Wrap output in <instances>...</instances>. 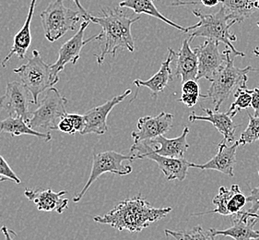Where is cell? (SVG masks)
Wrapping results in <instances>:
<instances>
[{
    "label": "cell",
    "instance_id": "6da1fadb",
    "mask_svg": "<svg viewBox=\"0 0 259 240\" xmlns=\"http://www.w3.org/2000/svg\"><path fill=\"white\" fill-rule=\"evenodd\" d=\"M171 207L155 208L139 194L117 204L103 216H95L94 222L108 225L115 229L126 230L131 233L141 232L151 224L163 219L171 213Z\"/></svg>",
    "mask_w": 259,
    "mask_h": 240
},
{
    "label": "cell",
    "instance_id": "7a4b0ae2",
    "mask_svg": "<svg viewBox=\"0 0 259 240\" xmlns=\"http://www.w3.org/2000/svg\"><path fill=\"white\" fill-rule=\"evenodd\" d=\"M103 16H90V21L102 27L100 32L102 42L101 53L94 55L99 66L102 65L106 56L115 57L119 49H126L130 52L135 51V42L131 33V26L140 20V16L131 19L118 8L114 10L102 9Z\"/></svg>",
    "mask_w": 259,
    "mask_h": 240
},
{
    "label": "cell",
    "instance_id": "3957f363",
    "mask_svg": "<svg viewBox=\"0 0 259 240\" xmlns=\"http://www.w3.org/2000/svg\"><path fill=\"white\" fill-rule=\"evenodd\" d=\"M192 13L199 19V21L197 24L187 28V32L191 30L193 31L189 35V42H192L197 37H205L208 40L225 44L238 57H245L244 53L240 52L233 47V42L237 41V37L230 32V29L237 23V21L232 20L226 14L223 7H221L218 12L212 14H207L196 10L192 11Z\"/></svg>",
    "mask_w": 259,
    "mask_h": 240
},
{
    "label": "cell",
    "instance_id": "277c9868",
    "mask_svg": "<svg viewBox=\"0 0 259 240\" xmlns=\"http://www.w3.org/2000/svg\"><path fill=\"white\" fill-rule=\"evenodd\" d=\"M223 53L226 56L225 66L213 78L211 85L207 90V94L201 95L204 99L212 101L215 111H219L223 102L228 99L234 90L247 84V74L250 71L256 70L251 66L244 68L235 67L234 59L238 56L233 53L231 49H225Z\"/></svg>",
    "mask_w": 259,
    "mask_h": 240
},
{
    "label": "cell",
    "instance_id": "5b68a950",
    "mask_svg": "<svg viewBox=\"0 0 259 240\" xmlns=\"http://www.w3.org/2000/svg\"><path fill=\"white\" fill-rule=\"evenodd\" d=\"M13 72L21 78V84L31 93L34 105L39 104L40 94L59 82L53 76L51 65L44 61L38 50H33L28 62L14 68Z\"/></svg>",
    "mask_w": 259,
    "mask_h": 240
},
{
    "label": "cell",
    "instance_id": "8992f818",
    "mask_svg": "<svg viewBox=\"0 0 259 240\" xmlns=\"http://www.w3.org/2000/svg\"><path fill=\"white\" fill-rule=\"evenodd\" d=\"M41 25L46 38L56 42L68 31H74L81 19L85 17L79 11H73L64 4V0H55L41 13Z\"/></svg>",
    "mask_w": 259,
    "mask_h": 240
},
{
    "label": "cell",
    "instance_id": "52a82bcc",
    "mask_svg": "<svg viewBox=\"0 0 259 240\" xmlns=\"http://www.w3.org/2000/svg\"><path fill=\"white\" fill-rule=\"evenodd\" d=\"M68 99L60 94L56 88L47 91L44 99L36 110L31 113L29 126L31 129H47L48 131H57L59 121L68 115L66 105Z\"/></svg>",
    "mask_w": 259,
    "mask_h": 240
},
{
    "label": "cell",
    "instance_id": "ba28073f",
    "mask_svg": "<svg viewBox=\"0 0 259 240\" xmlns=\"http://www.w3.org/2000/svg\"><path fill=\"white\" fill-rule=\"evenodd\" d=\"M134 160L135 158L131 154L124 155L114 151H106L95 153L88 181L81 189V191L73 198V202L75 204L80 202L94 181H96L104 173H112L118 176L130 175V173L132 172V167L130 166H124L123 163L124 161L132 162Z\"/></svg>",
    "mask_w": 259,
    "mask_h": 240
},
{
    "label": "cell",
    "instance_id": "9c48e42d",
    "mask_svg": "<svg viewBox=\"0 0 259 240\" xmlns=\"http://www.w3.org/2000/svg\"><path fill=\"white\" fill-rule=\"evenodd\" d=\"M188 133L189 128L186 127L181 135L177 138L168 139L161 135L153 140L133 143L130 149V154L135 158V160L141 159V157L150 151L156 152L162 156L185 158V154L189 148V144L187 141Z\"/></svg>",
    "mask_w": 259,
    "mask_h": 240
},
{
    "label": "cell",
    "instance_id": "30bf717a",
    "mask_svg": "<svg viewBox=\"0 0 259 240\" xmlns=\"http://www.w3.org/2000/svg\"><path fill=\"white\" fill-rule=\"evenodd\" d=\"M91 22L92 21H83L82 23L80 24L79 30L77 31V33L74 36L71 37L67 42L64 43L62 47H60V49L58 51V58H57V61L55 64L51 65L54 78L59 79L58 74L62 71L66 67V65L68 63L75 65L76 63L78 62V59L80 58L81 50L87 44L95 41V40L100 41V39H101L100 33L98 35H94L87 40L83 39L85 30L87 29V27L90 25Z\"/></svg>",
    "mask_w": 259,
    "mask_h": 240
},
{
    "label": "cell",
    "instance_id": "8fae6325",
    "mask_svg": "<svg viewBox=\"0 0 259 240\" xmlns=\"http://www.w3.org/2000/svg\"><path fill=\"white\" fill-rule=\"evenodd\" d=\"M219 47L220 43L217 41L207 40L194 49L198 59L197 81L204 78L212 82L216 74L225 66L226 56L220 52Z\"/></svg>",
    "mask_w": 259,
    "mask_h": 240
},
{
    "label": "cell",
    "instance_id": "7c38bea8",
    "mask_svg": "<svg viewBox=\"0 0 259 240\" xmlns=\"http://www.w3.org/2000/svg\"><path fill=\"white\" fill-rule=\"evenodd\" d=\"M30 94L31 93L21 83H9L6 87L5 94L0 97V107L8 112L10 116L22 117L29 123L31 115L29 106L31 103L33 104V100L30 99Z\"/></svg>",
    "mask_w": 259,
    "mask_h": 240
},
{
    "label": "cell",
    "instance_id": "4fadbf2b",
    "mask_svg": "<svg viewBox=\"0 0 259 240\" xmlns=\"http://www.w3.org/2000/svg\"><path fill=\"white\" fill-rule=\"evenodd\" d=\"M131 90L127 89L124 94L114 96L113 99L105 102L103 105L95 106L94 108L87 111L83 116L85 121V126L83 131L80 132L81 135L86 134H96L104 135L108 131L107 118L111 111L114 109L115 105L123 102L130 94Z\"/></svg>",
    "mask_w": 259,
    "mask_h": 240
},
{
    "label": "cell",
    "instance_id": "5bb4252c",
    "mask_svg": "<svg viewBox=\"0 0 259 240\" xmlns=\"http://www.w3.org/2000/svg\"><path fill=\"white\" fill-rule=\"evenodd\" d=\"M174 115L169 113L161 112L156 116H143L138 121V131L132 132L134 143L150 141L163 135L171 130Z\"/></svg>",
    "mask_w": 259,
    "mask_h": 240
},
{
    "label": "cell",
    "instance_id": "9a60e30c",
    "mask_svg": "<svg viewBox=\"0 0 259 240\" xmlns=\"http://www.w3.org/2000/svg\"><path fill=\"white\" fill-rule=\"evenodd\" d=\"M259 221V214L241 211L233 215V225L227 229L217 230L210 228L213 235L230 236L235 240H252L259 236V231L254 226Z\"/></svg>",
    "mask_w": 259,
    "mask_h": 240
},
{
    "label": "cell",
    "instance_id": "2e32d148",
    "mask_svg": "<svg viewBox=\"0 0 259 240\" xmlns=\"http://www.w3.org/2000/svg\"><path fill=\"white\" fill-rule=\"evenodd\" d=\"M68 193V190L55 192L52 189H29L24 190V195L29 201L36 205L37 209L42 212H57L61 214L68 208V198L61 197Z\"/></svg>",
    "mask_w": 259,
    "mask_h": 240
},
{
    "label": "cell",
    "instance_id": "e0dca14e",
    "mask_svg": "<svg viewBox=\"0 0 259 240\" xmlns=\"http://www.w3.org/2000/svg\"><path fill=\"white\" fill-rule=\"evenodd\" d=\"M239 144L235 141L233 145L227 146V141H223L219 144L218 152L211 160L201 165L190 164V168H198L201 170H216L233 178L234 176V166L236 164V151Z\"/></svg>",
    "mask_w": 259,
    "mask_h": 240
},
{
    "label": "cell",
    "instance_id": "ac0fdd59",
    "mask_svg": "<svg viewBox=\"0 0 259 240\" xmlns=\"http://www.w3.org/2000/svg\"><path fill=\"white\" fill-rule=\"evenodd\" d=\"M141 159H150L156 162L167 180H185L191 164L185 158L162 156L153 151L146 153Z\"/></svg>",
    "mask_w": 259,
    "mask_h": 240
},
{
    "label": "cell",
    "instance_id": "d6986e66",
    "mask_svg": "<svg viewBox=\"0 0 259 240\" xmlns=\"http://www.w3.org/2000/svg\"><path fill=\"white\" fill-rule=\"evenodd\" d=\"M36 2L37 0H31L24 25L21 28V31H19L14 36L13 45L11 47V51L8 54L5 59H3V61L1 62V66L3 68H6L7 64L11 60L13 56H17L19 59H21V60H23L26 58V53L28 52V49L30 48L31 45V21H32L33 14H34Z\"/></svg>",
    "mask_w": 259,
    "mask_h": 240
},
{
    "label": "cell",
    "instance_id": "ffe728a7",
    "mask_svg": "<svg viewBox=\"0 0 259 240\" xmlns=\"http://www.w3.org/2000/svg\"><path fill=\"white\" fill-rule=\"evenodd\" d=\"M177 57V53L175 52L171 48H168V57L163 62L161 63V68L159 71L153 75L151 78L147 81H142L137 78L134 81V84L138 88L147 87L152 93L153 97H157V95L163 92L170 82L172 81V73H171V63L175 60Z\"/></svg>",
    "mask_w": 259,
    "mask_h": 240
},
{
    "label": "cell",
    "instance_id": "44dd1931",
    "mask_svg": "<svg viewBox=\"0 0 259 240\" xmlns=\"http://www.w3.org/2000/svg\"><path fill=\"white\" fill-rule=\"evenodd\" d=\"M203 111L207 113V115H195L193 113L192 115H189V121L194 122L197 120H201V121H207L211 123L217 131L224 137V140L233 142L235 140V131L238 128L237 124H235L233 121V115H230L228 112L226 113H222L219 111L209 109V108H203Z\"/></svg>",
    "mask_w": 259,
    "mask_h": 240
},
{
    "label": "cell",
    "instance_id": "7402d4cb",
    "mask_svg": "<svg viewBox=\"0 0 259 240\" xmlns=\"http://www.w3.org/2000/svg\"><path fill=\"white\" fill-rule=\"evenodd\" d=\"M177 68L175 75L180 77L182 83H186L190 79L197 81L198 71V59L196 52L192 50L189 45V40L185 39L177 53Z\"/></svg>",
    "mask_w": 259,
    "mask_h": 240
},
{
    "label": "cell",
    "instance_id": "603a6c76",
    "mask_svg": "<svg viewBox=\"0 0 259 240\" xmlns=\"http://www.w3.org/2000/svg\"><path fill=\"white\" fill-rule=\"evenodd\" d=\"M0 133H9L11 136L31 135L41 139L45 142L52 140V135L47 132L42 133L31 129L29 124L22 117L10 116L5 119L0 120Z\"/></svg>",
    "mask_w": 259,
    "mask_h": 240
},
{
    "label": "cell",
    "instance_id": "cb8c5ba5",
    "mask_svg": "<svg viewBox=\"0 0 259 240\" xmlns=\"http://www.w3.org/2000/svg\"><path fill=\"white\" fill-rule=\"evenodd\" d=\"M226 14L237 22H243L259 10V0H221Z\"/></svg>",
    "mask_w": 259,
    "mask_h": 240
},
{
    "label": "cell",
    "instance_id": "d4e9b609",
    "mask_svg": "<svg viewBox=\"0 0 259 240\" xmlns=\"http://www.w3.org/2000/svg\"><path fill=\"white\" fill-rule=\"evenodd\" d=\"M120 8H125V9H130L135 12L137 15L140 14H146V15L151 16L157 18L159 20L165 22L167 24L175 27L179 31L187 32V28H184L181 25H178L176 22L170 21L167 19L165 16L162 15L158 9L156 8L153 0H123L119 3Z\"/></svg>",
    "mask_w": 259,
    "mask_h": 240
},
{
    "label": "cell",
    "instance_id": "484cf974",
    "mask_svg": "<svg viewBox=\"0 0 259 240\" xmlns=\"http://www.w3.org/2000/svg\"><path fill=\"white\" fill-rule=\"evenodd\" d=\"M164 233L176 240H215V235H213L211 230L204 229L200 225L182 231L165 229Z\"/></svg>",
    "mask_w": 259,
    "mask_h": 240
},
{
    "label": "cell",
    "instance_id": "4316f807",
    "mask_svg": "<svg viewBox=\"0 0 259 240\" xmlns=\"http://www.w3.org/2000/svg\"><path fill=\"white\" fill-rule=\"evenodd\" d=\"M238 187L237 184L232 185L231 188H226V187H221L219 189V192L212 199V204L216 206L215 209L212 211H208L205 213H200V214H194V215H202V214H219L221 215H229L228 210H227V205H228L230 198H232L236 188Z\"/></svg>",
    "mask_w": 259,
    "mask_h": 240
},
{
    "label": "cell",
    "instance_id": "83f0119b",
    "mask_svg": "<svg viewBox=\"0 0 259 240\" xmlns=\"http://www.w3.org/2000/svg\"><path fill=\"white\" fill-rule=\"evenodd\" d=\"M235 101L230 106L228 112L230 115H236L240 110L247 109L252 105L253 99V90L247 88V84L239 87L234 94Z\"/></svg>",
    "mask_w": 259,
    "mask_h": 240
},
{
    "label": "cell",
    "instance_id": "f1b7e54d",
    "mask_svg": "<svg viewBox=\"0 0 259 240\" xmlns=\"http://www.w3.org/2000/svg\"><path fill=\"white\" fill-rule=\"evenodd\" d=\"M249 123L245 131L241 134L237 142L239 145H246L259 141V117L247 113Z\"/></svg>",
    "mask_w": 259,
    "mask_h": 240
},
{
    "label": "cell",
    "instance_id": "f546056e",
    "mask_svg": "<svg viewBox=\"0 0 259 240\" xmlns=\"http://www.w3.org/2000/svg\"><path fill=\"white\" fill-rule=\"evenodd\" d=\"M246 204H247L246 197L241 191V188L238 186L236 189H235V191H234V193L232 196V198H230L228 205H227L229 215L238 214L243 210V208H244Z\"/></svg>",
    "mask_w": 259,
    "mask_h": 240
},
{
    "label": "cell",
    "instance_id": "4dcf8cb0",
    "mask_svg": "<svg viewBox=\"0 0 259 240\" xmlns=\"http://www.w3.org/2000/svg\"><path fill=\"white\" fill-rule=\"evenodd\" d=\"M8 180H11L18 185L21 183V178L16 175L5 159L0 155V182Z\"/></svg>",
    "mask_w": 259,
    "mask_h": 240
},
{
    "label": "cell",
    "instance_id": "1f68e13d",
    "mask_svg": "<svg viewBox=\"0 0 259 240\" xmlns=\"http://www.w3.org/2000/svg\"><path fill=\"white\" fill-rule=\"evenodd\" d=\"M246 202L251 204V208L248 210L249 213L254 214H259V185L256 188H252L251 193L246 197Z\"/></svg>",
    "mask_w": 259,
    "mask_h": 240
},
{
    "label": "cell",
    "instance_id": "d6a6232c",
    "mask_svg": "<svg viewBox=\"0 0 259 240\" xmlns=\"http://www.w3.org/2000/svg\"><path fill=\"white\" fill-rule=\"evenodd\" d=\"M57 131H61L63 133H67L69 135H75L76 133L71 121L67 115L59 121V123L57 124Z\"/></svg>",
    "mask_w": 259,
    "mask_h": 240
},
{
    "label": "cell",
    "instance_id": "836d02e7",
    "mask_svg": "<svg viewBox=\"0 0 259 240\" xmlns=\"http://www.w3.org/2000/svg\"><path fill=\"white\" fill-rule=\"evenodd\" d=\"M182 94H200L199 85L197 81L190 79L182 85Z\"/></svg>",
    "mask_w": 259,
    "mask_h": 240
},
{
    "label": "cell",
    "instance_id": "e575fe53",
    "mask_svg": "<svg viewBox=\"0 0 259 240\" xmlns=\"http://www.w3.org/2000/svg\"><path fill=\"white\" fill-rule=\"evenodd\" d=\"M68 118L71 121L73 127L75 129L76 132H81L84 129L85 126V121H84V116L83 115H79V114H68L67 115Z\"/></svg>",
    "mask_w": 259,
    "mask_h": 240
},
{
    "label": "cell",
    "instance_id": "d590c367",
    "mask_svg": "<svg viewBox=\"0 0 259 240\" xmlns=\"http://www.w3.org/2000/svg\"><path fill=\"white\" fill-rule=\"evenodd\" d=\"M200 97L201 94H182L179 101L184 105H187V107H193L194 105H197Z\"/></svg>",
    "mask_w": 259,
    "mask_h": 240
},
{
    "label": "cell",
    "instance_id": "8d00e7d4",
    "mask_svg": "<svg viewBox=\"0 0 259 240\" xmlns=\"http://www.w3.org/2000/svg\"><path fill=\"white\" fill-rule=\"evenodd\" d=\"M219 3H221V0H199L196 2H180L178 1L177 3H174L172 5L181 6V5H189V4H202L206 8H214L218 5Z\"/></svg>",
    "mask_w": 259,
    "mask_h": 240
},
{
    "label": "cell",
    "instance_id": "74e56055",
    "mask_svg": "<svg viewBox=\"0 0 259 240\" xmlns=\"http://www.w3.org/2000/svg\"><path fill=\"white\" fill-rule=\"evenodd\" d=\"M251 106L254 108V116L259 117V89L254 88L253 90V99H252V105Z\"/></svg>",
    "mask_w": 259,
    "mask_h": 240
},
{
    "label": "cell",
    "instance_id": "f35d334b",
    "mask_svg": "<svg viewBox=\"0 0 259 240\" xmlns=\"http://www.w3.org/2000/svg\"><path fill=\"white\" fill-rule=\"evenodd\" d=\"M72 1L76 4V6L78 7V11H80L83 15H84V17H85V21H90V16H91V14H89L88 12L85 11V9H84L82 6H81V4H80L79 0H72Z\"/></svg>",
    "mask_w": 259,
    "mask_h": 240
},
{
    "label": "cell",
    "instance_id": "ab89813d",
    "mask_svg": "<svg viewBox=\"0 0 259 240\" xmlns=\"http://www.w3.org/2000/svg\"><path fill=\"white\" fill-rule=\"evenodd\" d=\"M1 232L3 233V235L5 236V240H14V238L11 235V233H12V230L9 229L6 226H2L1 227Z\"/></svg>",
    "mask_w": 259,
    "mask_h": 240
},
{
    "label": "cell",
    "instance_id": "60d3db41",
    "mask_svg": "<svg viewBox=\"0 0 259 240\" xmlns=\"http://www.w3.org/2000/svg\"><path fill=\"white\" fill-rule=\"evenodd\" d=\"M253 53H254V55L256 56V57H258L259 58V48L258 47H256V48H254V50H253Z\"/></svg>",
    "mask_w": 259,
    "mask_h": 240
},
{
    "label": "cell",
    "instance_id": "b9f144b4",
    "mask_svg": "<svg viewBox=\"0 0 259 240\" xmlns=\"http://www.w3.org/2000/svg\"><path fill=\"white\" fill-rule=\"evenodd\" d=\"M252 240H259V236H257V237H256V238H254V239H252Z\"/></svg>",
    "mask_w": 259,
    "mask_h": 240
},
{
    "label": "cell",
    "instance_id": "7bdbcfd3",
    "mask_svg": "<svg viewBox=\"0 0 259 240\" xmlns=\"http://www.w3.org/2000/svg\"><path fill=\"white\" fill-rule=\"evenodd\" d=\"M257 26H258V27H259V21H257Z\"/></svg>",
    "mask_w": 259,
    "mask_h": 240
},
{
    "label": "cell",
    "instance_id": "ee69618b",
    "mask_svg": "<svg viewBox=\"0 0 259 240\" xmlns=\"http://www.w3.org/2000/svg\"><path fill=\"white\" fill-rule=\"evenodd\" d=\"M258 175H259V171H258Z\"/></svg>",
    "mask_w": 259,
    "mask_h": 240
},
{
    "label": "cell",
    "instance_id": "f6af8a7d",
    "mask_svg": "<svg viewBox=\"0 0 259 240\" xmlns=\"http://www.w3.org/2000/svg\"><path fill=\"white\" fill-rule=\"evenodd\" d=\"M153 1H154V0H153Z\"/></svg>",
    "mask_w": 259,
    "mask_h": 240
}]
</instances>
